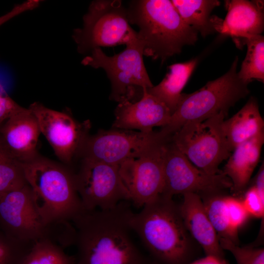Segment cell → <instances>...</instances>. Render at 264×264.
I'll use <instances>...</instances> for the list:
<instances>
[{
    "mask_svg": "<svg viewBox=\"0 0 264 264\" xmlns=\"http://www.w3.org/2000/svg\"><path fill=\"white\" fill-rule=\"evenodd\" d=\"M219 242L223 250L229 251L237 264H264V249L248 245L240 247L231 241L220 238Z\"/></svg>",
    "mask_w": 264,
    "mask_h": 264,
    "instance_id": "83f0119b",
    "label": "cell"
},
{
    "mask_svg": "<svg viewBox=\"0 0 264 264\" xmlns=\"http://www.w3.org/2000/svg\"><path fill=\"white\" fill-rule=\"evenodd\" d=\"M21 164L38 211L47 225L72 221L83 211L74 172L69 167L39 154Z\"/></svg>",
    "mask_w": 264,
    "mask_h": 264,
    "instance_id": "277c9868",
    "label": "cell"
},
{
    "mask_svg": "<svg viewBox=\"0 0 264 264\" xmlns=\"http://www.w3.org/2000/svg\"><path fill=\"white\" fill-rule=\"evenodd\" d=\"M41 133L38 121L29 108L22 107L0 125V140L17 160L29 161L39 155Z\"/></svg>",
    "mask_w": 264,
    "mask_h": 264,
    "instance_id": "9a60e30c",
    "label": "cell"
},
{
    "mask_svg": "<svg viewBox=\"0 0 264 264\" xmlns=\"http://www.w3.org/2000/svg\"><path fill=\"white\" fill-rule=\"evenodd\" d=\"M82 159L74 178L83 210H109L120 202L130 201L120 176L119 166Z\"/></svg>",
    "mask_w": 264,
    "mask_h": 264,
    "instance_id": "8fae6325",
    "label": "cell"
},
{
    "mask_svg": "<svg viewBox=\"0 0 264 264\" xmlns=\"http://www.w3.org/2000/svg\"><path fill=\"white\" fill-rule=\"evenodd\" d=\"M225 117L221 113L204 120L188 121L171 136L190 161L209 175L222 174L219 165L232 153L223 128Z\"/></svg>",
    "mask_w": 264,
    "mask_h": 264,
    "instance_id": "52a82bcc",
    "label": "cell"
},
{
    "mask_svg": "<svg viewBox=\"0 0 264 264\" xmlns=\"http://www.w3.org/2000/svg\"><path fill=\"white\" fill-rule=\"evenodd\" d=\"M166 138L159 131L100 130L88 137L80 157L119 166L127 160L141 156Z\"/></svg>",
    "mask_w": 264,
    "mask_h": 264,
    "instance_id": "4fadbf2b",
    "label": "cell"
},
{
    "mask_svg": "<svg viewBox=\"0 0 264 264\" xmlns=\"http://www.w3.org/2000/svg\"><path fill=\"white\" fill-rule=\"evenodd\" d=\"M136 34L121 0H96L83 17V27L74 30L72 38L78 52L85 54L100 47L126 45Z\"/></svg>",
    "mask_w": 264,
    "mask_h": 264,
    "instance_id": "ba28073f",
    "label": "cell"
},
{
    "mask_svg": "<svg viewBox=\"0 0 264 264\" xmlns=\"http://www.w3.org/2000/svg\"><path fill=\"white\" fill-rule=\"evenodd\" d=\"M34 243L14 238L0 230V264H22Z\"/></svg>",
    "mask_w": 264,
    "mask_h": 264,
    "instance_id": "4316f807",
    "label": "cell"
},
{
    "mask_svg": "<svg viewBox=\"0 0 264 264\" xmlns=\"http://www.w3.org/2000/svg\"><path fill=\"white\" fill-rule=\"evenodd\" d=\"M0 230L21 241L36 242L47 239L58 243L62 224L47 225L36 206L33 192L25 184L0 196Z\"/></svg>",
    "mask_w": 264,
    "mask_h": 264,
    "instance_id": "9c48e42d",
    "label": "cell"
},
{
    "mask_svg": "<svg viewBox=\"0 0 264 264\" xmlns=\"http://www.w3.org/2000/svg\"><path fill=\"white\" fill-rule=\"evenodd\" d=\"M183 22L199 32L203 37L218 32L222 19L210 16L212 10L220 5L217 0H171Z\"/></svg>",
    "mask_w": 264,
    "mask_h": 264,
    "instance_id": "44dd1931",
    "label": "cell"
},
{
    "mask_svg": "<svg viewBox=\"0 0 264 264\" xmlns=\"http://www.w3.org/2000/svg\"><path fill=\"white\" fill-rule=\"evenodd\" d=\"M198 59L169 66L170 71L157 85L147 89L169 108L172 114L176 110L181 91L187 83L197 63Z\"/></svg>",
    "mask_w": 264,
    "mask_h": 264,
    "instance_id": "7402d4cb",
    "label": "cell"
},
{
    "mask_svg": "<svg viewBox=\"0 0 264 264\" xmlns=\"http://www.w3.org/2000/svg\"><path fill=\"white\" fill-rule=\"evenodd\" d=\"M179 204L185 225L190 235L203 250L206 256L221 261H226L218 235L205 211L199 195L193 193L184 194Z\"/></svg>",
    "mask_w": 264,
    "mask_h": 264,
    "instance_id": "e0dca14e",
    "label": "cell"
},
{
    "mask_svg": "<svg viewBox=\"0 0 264 264\" xmlns=\"http://www.w3.org/2000/svg\"><path fill=\"white\" fill-rule=\"evenodd\" d=\"M189 264H228L227 261L223 262L211 256H206L205 257L198 259Z\"/></svg>",
    "mask_w": 264,
    "mask_h": 264,
    "instance_id": "d6a6232c",
    "label": "cell"
},
{
    "mask_svg": "<svg viewBox=\"0 0 264 264\" xmlns=\"http://www.w3.org/2000/svg\"><path fill=\"white\" fill-rule=\"evenodd\" d=\"M264 143V132L238 146L228 157L222 173L231 180L234 196L245 193L257 166Z\"/></svg>",
    "mask_w": 264,
    "mask_h": 264,
    "instance_id": "d6986e66",
    "label": "cell"
},
{
    "mask_svg": "<svg viewBox=\"0 0 264 264\" xmlns=\"http://www.w3.org/2000/svg\"><path fill=\"white\" fill-rule=\"evenodd\" d=\"M113 129H136L143 132L153 131L154 127H164L170 121L172 113L166 105L144 91L142 97L132 103H119L115 111Z\"/></svg>",
    "mask_w": 264,
    "mask_h": 264,
    "instance_id": "2e32d148",
    "label": "cell"
},
{
    "mask_svg": "<svg viewBox=\"0 0 264 264\" xmlns=\"http://www.w3.org/2000/svg\"><path fill=\"white\" fill-rule=\"evenodd\" d=\"M238 61L237 56L225 74L198 90L182 93L176 110L168 124L159 131L160 133L170 137L188 121L204 120L221 113L226 117L230 108L250 93L249 83L238 77Z\"/></svg>",
    "mask_w": 264,
    "mask_h": 264,
    "instance_id": "5b68a950",
    "label": "cell"
},
{
    "mask_svg": "<svg viewBox=\"0 0 264 264\" xmlns=\"http://www.w3.org/2000/svg\"><path fill=\"white\" fill-rule=\"evenodd\" d=\"M129 224L156 264H189L200 255L201 248L187 229L179 204L171 197L160 194L140 212H132Z\"/></svg>",
    "mask_w": 264,
    "mask_h": 264,
    "instance_id": "7a4b0ae2",
    "label": "cell"
},
{
    "mask_svg": "<svg viewBox=\"0 0 264 264\" xmlns=\"http://www.w3.org/2000/svg\"><path fill=\"white\" fill-rule=\"evenodd\" d=\"M126 46L112 56H107L100 48H95L81 62L84 66L106 71L111 86L110 98L119 103L135 102L146 89L154 86L144 65L143 47L137 34Z\"/></svg>",
    "mask_w": 264,
    "mask_h": 264,
    "instance_id": "8992f818",
    "label": "cell"
},
{
    "mask_svg": "<svg viewBox=\"0 0 264 264\" xmlns=\"http://www.w3.org/2000/svg\"><path fill=\"white\" fill-rule=\"evenodd\" d=\"M246 45L247 52L242 63L238 77L250 83L256 79L264 80V38L262 35H253L240 40L236 44L238 48Z\"/></svg>",
    "mask_w": 264,
    "mask_h": 264,
    "instance_id": "603a6c76",
    "label": "cell"
},
{
    "mask_svg": "<svg viewBox=\"0 0 264 264\" xmlns=\"http://www.w3.org/2000/svg\"><path fill=\"white\" fill-rule=\"evenodd\" d=\"M170 138L162 139L141 156L127 160L119 166L120 176L130 201L137 208L162 193L165 148Z\"/></svg>",
    "mask_w": 264,
    "mask_h": 264,
    "instance_id": "5bb4252c",
    "label": "cell"
},
{
    "mask_svg": "<svg viewBox=\"0 0 264 264\" xmlns=\"http://www.w3.org/2000/svg\"><path fill=\"white\" fill-rule=\"evenodd\" d=\"M22 108L10 97L0 83V125Z\"/></svg>",
    "mask_w": 264,
    "mask_h": 264,
    "instance_id": "4dcf8cb0",
    "label": "cell"
},
{
    "mask_svg": "<svg viewBox=\"0 0 264 264\" xmlns=\"http://www.w3.org/2000/svg\"><path fill=\"white\" fill-rule=\"evenodd\" d=\"M264 121L257 100L251 97L245 105L229 119L223 128L231 152L238 146L264 132Z\"/></svg>",
    "mask_w": 264,
    "mask_h": 264,
    "instance_id": "ffe728a7",
    "label": "cell"
},
{
    "mask_svg": "<svg viewBox=\"0 0 264 264\" xmlns=\"http://www.w3.org/2000/svg\"><path fill=\"white\" fill-rule=\"evenodd\" d=\"M26 183L21 163L11 155L0 140V196Z\"/></svg>",
    "mask_w": 264,
    "mask_h": 264,
    "instance_id": "484cf974",
    "label": "cell"
},
{
    "mask_svg": "<svg viewBox=\"0 0 264 264\" xmlns=\"http://www.w3.org/2000/svg\"><path fill=\"white\" fill-rule=\"evenodd\" d=\"M242 201L249 215L261 218L264 221V198L260 196L254 185L245 191Z\"/></svg>",
    "mask_w": 264,
    "mask_h": 264,
    "instance_id": "f546056e",
    "label": "cell"
},
{
    "mask_svg": "<svg viewBox=\"0 0 264 264\" xmlns=\"http://www.w3.org/2000/svg\"><path fill=\"white\" fill-rule=\"evenodd\" d=\"M127 201L106 210H84L73 220L76 264H156L137 245Z\"/></svg>",
    "mask_w": 264,
    "mask_h": 264,
    "instance_id": "6da1fadb",
    "label": "cell"
},
{
    "mask_svg": "<svg viewBox=\"0 0 264 264\" xmlns=\"http://www.w3.org/2000/svg\"><path fill=\"white\" fill-rule=\"evenodd\" d=\"M22 264H76V260L61 245L44 239L34 243Z\"/></svg>",
    "mask_w": 264,
    "mask_h": 264,
    "instance_id": "d4e9b609",
    "label": "cell"
},
{
    "mask_svg": "<svg viewBox=\"0 0 264 264\" xmlns=\"http://www.w3.org/2000/svg\"><path fill=\"white\" fill-rule=\"evenodd\" d=\"M127 11L129 23L139 28L143 55L153 60L164 62L198 39V32L183 22L171 0H134Z\"/></svg>",
    "mask_w": 264,
    "mask_h": 264,
    "instance_id": "3957f363",
    "label": "cell"
},
{
    "mask_svg": "<svg viewBox=\"0 0 264 264\" xmlns=\"http://www.w3.org/2000/svg\"><path fill=\"white\" fill-rule=\"evenodd\" d=\"M225 1L227 13L218 32L231 36L236 45L243 39L261 35L264 27L263 1Z\"/></svg>",
    "mask_w": 264,
    "mask_h": 264,
    "instance_id": "ac0fdd59",
    "label": "cell"
},
{
    "mask_svg": "<svg viewBox=\"0 0 264 264\" xmlns=\"http://www.w3.org/2000/svg\"><path fill=\"white\" fill-rule=\"evenodd\" d=\"M35 115L41 133L46 138L58 158L66 166L80 157L89 135L90 123L80 122L67 111L48 108L35 102L28 108Z\"/></svg>",
    "mask_w": 264,
    "mask_h": 264,
    "instance_id": "7c38bea8",
    "label": "cell"
},
{
    "mask_svg": "<svg viewBox=\"0 0 264 264\" xmlns=\"http://www.w3.org/2000/svg\"><path fill=\"white\" fill-rule=\"evenodd\" d=\"M224 193L201 198L206 214L219 238L228 239L239 245L238 231L231 225L227 214Z\"/></svg>",
    "mask_w": 264,
    "mask_h": 264,
    "instance_id": "cb8c5ba5",
    "label": "cell"
},
{
    "mask_svg": "<svg viewBox=\"0 0 264 264\" xmlns=\"http://www.w3.org/2000/svg\"><path fill=\"white\" fill-rule=\"evenodd\" d=\"M225 206L227 216L232 227L236 230L246 222L249 215L242 200L235 197L226 196Z\"/></svg>",
    "mask_w": 264,
    "mask_h": 264,
    "instance_id": "f1b7e54d",
    "label": "cell"
},
{
    "mask_svg": "<svg viewBox=\"0 0 264 264\" xmlns=\"http://www.w3.org/2000/svg\"><path fill=\"white\" fill-rule=\"evenodd\" d=\"M164 188L161 194L174 195L195 193L200 198L224 193L232 187L230 179L222 173L209 175L193 165L171 140L165 148Z\"/></svg>",
    "mask_w": 264,
    "mask_h": 264,
    "instance_id": "30bf717a",
    "label": "cell"
},
{
    "mask_svg": "<svg viewBox=\"0 0 264 264\" xmlns=\"http://www.w3.org/2000/svg\"><path fill=\"white\" fill-rule=\"evenodd\" d=\"M41 2L40 0H28L14 6L9 12L0 17V26L23 12L36 8Z\"/></svg>",
    "mask_w": 264,
    "mask_h": 264,
    "instance_id": "1f68e13d",
    "label": "cell"
}]
</instances>
